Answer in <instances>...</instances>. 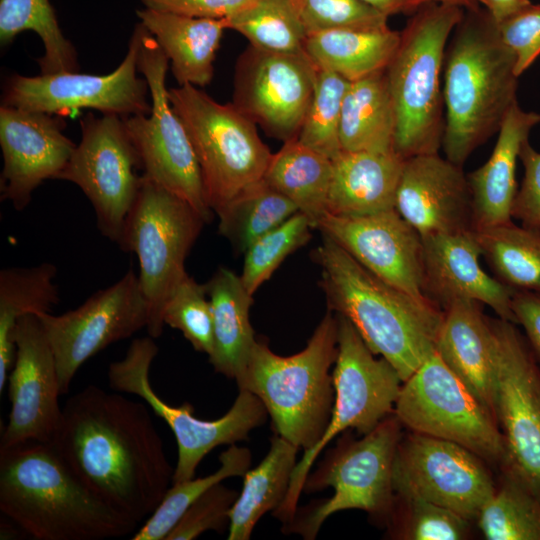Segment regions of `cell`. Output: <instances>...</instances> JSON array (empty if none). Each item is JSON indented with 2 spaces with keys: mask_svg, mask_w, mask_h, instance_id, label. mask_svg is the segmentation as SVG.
Wrapping results in <instances>:
<instances>
[{
  "mask_svg": "<svg viewBox=\"0 0 540 540\" xmlns=\"http://www.w3.org/2000/svg\"><path fill=\"white\" fill-rule=\"evenodd\" d=\"M145 8L191 17L228 19L246 9L253 0H140Z\"/></svg>",
  "mask_w": 540,
  "mask_h": 540,
  "instance_id": "681fc988",
  "label": "cell"
},
{
  "mask_svg": "<svg viewBox=\"0 0 540 540\" xmlns=\"http://www.w3.org/2000/svg\"><path fill=\"white\" fill-rule=\"evenodd\" d=\"M50 443L94 494L137 524L172 483L174 468L148 405L117 391L88 385L72 395Z\"/></svg>",
  "mask_w": 540,
  "mask_h": 540,
  "instance_id": "6da1fadb",
  "label": "cell"
},
{
  "mask_svg": "<svg viewBox=\"0 0 540 540\" xmlns=\"http://www.w3.org/2000/svg\"><path fill=\"white\" fill-rule=\"evenodd\" d=\"M56 275L57 268L50 262L0 271V393L15 358L16 324L26 315L49 313L58 304Z\"/></svg>",
  "mask_w": 540,
  "mask_h": 540,
  "instance_id": "836d02e7",
  "label": "cell"
},
{
  "mask_svg": "<svg viewBox=\"0 0 540 540\" xmlns=\"http://www.w3.org/2000/svg\"><path fill=\"white\" fill-rule=\"evenodd\" d=\"M415 11L386 68L396 116L394 151L403 159L442 147L441 70L449 35L464 16L461 7L434 2Z\"/></svg>",
  "mask_w": 540,
  "mask_h": 540,
  "instance_id": "8992f818",
  "label": "cell"
},
{
  "mask_svg": "<svg viewBox=\"0 0 540 540\" xmlns=\"http://www.w3.org/2000/svg\"><path fill=\"white\" fill-rule=\"evenodd\" d=\"M317 68L306 53L249 45L237 60L233 105L273 138H296L312 100Z\"/></svg>",
  "mask_w": 540,
  "mask_h": 540,
  "instance_id": "d6986e66",
  "label": "cell"
},
{
  "mask_svg": "<svg viewBox=\"0 0 540 540\" xmlns=\"http://www.w3.org/2000/svg\"><path fill=\"white\" fill-rule=\"evenodd\" d=\"M396 116L386 70L350 82L340 122L342 151H394Z\"/></svg>",
  "mask_w": 540,
  "mask_h": 540,
  "instance_id": "4dcf8cb0",
  "label": "cell"
},
{
  "mask_svg": "<svg viewBox=\"0 0 540 540\" xmlns=\"http://www.w3.org/2000/svg\"><path fill=\"white\" fill-rule=\"evenodd\" d=\"M519 159L524 176L513 203L512 218L521 221L523 226L540 229V152L527 140Z\"/></svg>",
  "mask_w": 540,
  "mask_h": 540,
  "instance_id": "c3c4849f",
  "label": "cell"
},
{
  "mask_svg": "<svg viewBox=\"0 0 540 540\" xmlns=\"http://www.w3.org/2000/svg\"><path fill=\"white\" fill-rule=\"evenodd\" d=\"M332 159L305 146L297 137L273 153L263 179L287 197L314 229L328 213Z\"/></svg>",
  "mask_w": 540,
  "mask_h": 540,
  "instance_id": "d6a6232c",
  "label": "cell"
},
{
  "mask_svg": "<svg viewBox=\"0 0 540 540\" xmlns=\"http://www.w3.org/2000/svg\"><path fill=\"white\" fill-rule=\"evenodd\" d=\"M400 39L401 32L389 26L330 30L308 35L304 51L318 70L331 71L354 82L386 70Z\"/></svg>",
  "mask_w": 540,
  "mask_h": 540,
  "instance_id": "f546056e",
  "label": "cell"
},
{
  "mask_svg": "<svg viewBox=\"0 0 540 540\" xmlns=\"http://www.w3.org/2000/svg\"><path fill=\"white\" fill-rule=\"evenodd\" d=\"M316 229L378 278L424 296L422 237L395 209L364 216L327 213Z\"/></svg>",
  "mask_w": 540,
  "mask_h": 540,
  "instance_id": "7402d4cb",
  "label": "cell"
},
{
  "mask_svg": "<svg viewBox=\"0 0 540 540\" xmlns=\"http://www.w3.org/2000/svg\"><path fill=\"white\" fill-rule=\"evenodd\" d=\"M313 229L308 217L297 212L256 239L244 252L240 277L246 290L254 295L287 256L311 239Z\"/></svg>",
  "mask_w": 540,
  "mask_h": 540,
  "instance_id": "7bdbcfd3",
  "label": "cell"
},
{
  "mask_svg": "<svg viewBox=\"0 0 540 540\" xmlns=\"http://www.w3.org/2000/svg\"><path fill=\"white\" fill-rule=\"evenodd\" d=\"M162 318L164 325L179 330L196 351L212 353L213 314L206 284L187 273L168 298Z\"/></svg>",
  "mask_w": 540,
  "mask_h": 540,
  "instance_id": "ee69618b",
  "label": "cell"
},
{
  "mask_svg": "<svg viewBox=\"0 0 540 540\" xmlns=\"http://www.w3.org/2000/svg\"><path fill=\"white\" fill-rule=\"evenodd\" d=\"M65 127L60 115L1 105V200L23 210L40 184L57 179L77 145Z\"/></svg>",
  "mask_w": 540,
  "mask_h": 540,
  "instance_id": "44dd1931",
  "label": "cell"
},
{
  "mask_svg": "<svg viewBox=\"0 0 540 540\" xmlns=\"http://www.w3.org/2000/svg\"><path fill=\"white\" fill-rule=\"evenodd\" d=\"M475 233L495 278L514 291L540 295V229L511 221Z\"/></svg>",
  "mask_w": 540,
  "mask_h": 540,
  "instance_id": "e575fe53",
  "label": "cell"
},
{
  "mask_svg": "<svg viewBox=\"0 0 540 540\" xmlns=\"http://www.w3.org/2000/svg\"><path fill=\"white\" fill-rule=\"evenodd\" d=\"M511 308L516 324L522 327L525 339L540 366V295L515 291Z\"/></svg>",
  "mask_w": 540,
  "mask_h": 540,
  "instance_id": "f907efd6",
  "label": "cell"
},
{
  "mask_svg": "<svg viewBox=\"0 0 540 540\" xmlns=\"http://www.w3.org/2000/svg\"><path fill=\"white\" fill-rule=\"evenodd\" d=\"M402 428L392 413L361 439L344 432L304 485L307 492L332 487V497L297 509L283 532L313 540L329 516L349 509L365 511L386 524L396 497L393 464Z\"/></svg>",
  "mask_w": 540,
  "mask_h": 540,
  "instance_id": "52a82bcc",
  "label": "cell"
},
{
  "mask_svg": "<svg viewBox=\"0 0 540 540\" xmlns=\"http://www.w3.org/2000/svg\"><path fill=\"white\" fill-rule=\"evenodd\" d=\"M204 224L189 203L142 174L117 244L137 256L149 313L146 329L153 338L162 334L164 307L187 274L185 260Z\"/></svg>",
  "mask_w": 540,
  "mask_h": 540,
  "instance_id": "ba28073f",
  "label": "cell"
},
{
  "mask_svg": "<svg viewBox=\"0 0 540 540\" xmlns=\"http://www.w3.org/2000/svg\"><path fill=\"white\" fill-rule=\"evenodd\" d=\"M539 122V113L524 111L515 102L498 130V138L489 159L467 175L472 196L474 231L512 221V208L518 191L517 161L522 145Z\"/></svg>",
  "mask_w": 540,
  "mask_h": 540,
  "instance_id": "484cf974",
  "label": "cell"
},
{
  "mask_svg": "<svg viewBox=\"0 0 540 540\" xmlns=\"http://www.w3.org/2000/svg\"><path fill=\"white\" fill-rule=\"evenodd\" d=\"M299 448L276 435L268 453L243 475L241 492L229 513L228 540H248L259 519L285 499Z\"/></svg>",
  "mask_w": 540,
  "mask_h": 540,
  "instance_id": "1f68e13d",
  "label": "cell"
},
{
  "mask_svg": "<svg viewBox=\"0 0 540 540\" xmlns=\"http://www.w3.org/2000/svg\"><path fill=\"white\" fill-rule=\"evenodd\" d=\"M140 37L139 23L131 35L126 56L109 74H13L4 82L1 105L62 117L80 109H95L121 117L149 114V87L145 78L137 75Z\"/></svg>",
  "mask_w": 540,
  "mask_h": 540,
  "instance_id": "e0dca14e",
  "label": "cell"
},
{
  "mask_svg": "<svg viewBox=\"0 0 540 540\" xmlns=\"http://www.w3.org/2000/svg\"><path fill=\"white\" fill-rule=\"evenodd\" d=\"M8 375L10 413L0 449L28 441L51 442L62 417L56 359L38 315L21 317Z\"/></svg>",
  "mask_w": 540,
  "mask_h": 540,
  "instance_id": "ffe728a7",
  "label": "cell"
},
{
  "mask_svg": "<svg viewBox=\"0 0 540 540\" xmlns=\"http://www.w3.org/2000/svg\"><path fill=\"white\" fill-rule=\"evenodd\" d=\"M387 16L404 12L405 0H361Z\"/></svg>",
  "mask_w": 540,
  "mask_h": 540,
  "instance_id": "db71d44e",
  "label": "cell"
},
{
  "mask_svg": "<svg viewBox=\"0 0 540 540\" xmlns=\"http://www.w3.org/2000/svg\"><path fill=\"white\" fill-rule=\"evenodd\" d=\"M496 341V418L502 433L501 473L540 500V366L517 324L491 319Z\"/></svg>",
  "mask_w": 540,
  "mask_h": 540,
  "instance_id": "5bb4252c",
  "label": "cell"
},
{
  "mask_svg": "<svg viewBox=\"0 0 540 540\" xmlns=\"http://www.w3.org/2000/svg\"><path fill=\"white\" fill-rule=\"evenodd\" d=\"M220 467L205 477L172 483L154 512L133 534L132 540H165L188 507L205 491L224 479L242 476L251 464L247 448L235 444L219 456Z\"/></svg>",
  "mask_w": 540,
  "mask_h": 540,
  "instance_id": "f35d334b",
  "label": "cell"
},
{
  "mask_svg": "<svg viewBox=\"0 0 540 540\" xmlns=\"http://www.w3.org/2000/svg\"><path fill=\"white\" fill-rule=\"evenodd\" d=\"M350 82L327 70H318L312 100L297 139L305 146L334 159L341 151L342 103Z\"/></svg>",
  "mask_w": 540,
  "mask_h": 540,
  "instance_id": "b9f144b4",
  "label": "cell"
},
{
  "mask_svg": "<svg viewBox=\"0 0 540 540\" xmlns=\"http://www.w3.org/2000/svg\"><path fill=\"white\" fill-rule=\"evenodd\" d=\"M154 339L149 335L134 339L125 356L109 365L107 379L112 390L142 399L171 429L178 449L172 483H178L192 479L200 462L218 446L247 439L265 423L268 413L261 400L245 389H239L230 409L215 420L196 417L187 402L171 406L150 382L151 365L159 351Z\"/></svg>",
  "mask_w": 540,
  "mask_h": 540,
  "instance_id": "8fae6325",
  "label": "cell"
},
{
  "mask_svg": "<svg viewBox=\"0 0 540 540\" xmlns=\"http://www.w3.org/2000/svg\"><path fill=\"white\" fill-rule=\"evenodd\" d=\"M34 31L44 53L37 59L41 74L78 72L77 51L60 26L49 0H0V44L10 45L23 31Z\"/></svg>",
  "mask_w": 540,
  "mask_h": 540,
  "instance_id": "8d00e7d4",
  "label": "cell"
},
{
  "mask_svg": "<svg viewBox=\"0 0 540 540\" xmlns=\"http://www.w3.org/2000/svg\"><path fill=\"white\" fill-rule=\"evenodd\" d=\"M0 510L36 540H103L138 524L94 494L50 442L0 449Z\"/></svg>",
  "mask_w": 540,
  "mask_h": 540,
  "instance_id": "3957f363",
  "label": "cell"
},
{
  "mask_svg": "<svg viewBox=\"0 0 540 540\" xmlns=\"http://www.w3.org/2000/svg\"><path fill=\"white\" fill-rule=\"evenodd\" d=\"M225 21L228 29L243 35L253 47L276 53H305L307 33L296 0H253Z\"/></svg>",
  "mask_w": 540,
  "mask_h": 540,
  "instance_id": "74e56055",
  "label": "cell"
},
{
  "mask_svg": "<svg viewBox=\"0 0 540 540\" xmlns=\"http://www.w3.org/2000/svg\"><path fill=\"white\" fill-rule=\"evenodd\" d=\"M237 497L221 482L213 485L188 507L165 540H192L210 530L224 532Z\"/></svg>",
  "mask_w": 540,
  "mask_h": 540,
  "instance_id": "bcb514c9",
  "label": "cell"
},
{
  "mask_svg": "<svg viewBox=\"0 0 540 540\" xmlns=\"http://www.w3.org/2000/svg\"><path fill=\"white\" fill-rule=\"evenodd\" d=\"M422 242L425 297L443 310L458 299L474 300L516 324L511 308L515 291L481 267L482 249L474 230L430 235Z\"/></svg>",
  "mask_w": 540,
  "mask_h": 540,
  "instance_id": "cb8c5ba5",
  "label": "cell"
},
{
  "mask_svg": "<svg viewBox=\"0 0 540 540\" xmlns=\"http://www.w3.org/2000/svg\"><path fill=\"white\" fill-rule=\"evenodd\" d=\"M307 36L343 29L388 27L389 16L361 0H296Z\"/></svg>",
  "mask_w": 540,
  "mask_h": 540,
  "instance_id": "f6af8a7d",
  "label": "cell"
},
{
  "mask_svg": "<svg viewBox=\"0 0 540 540\" xmlns=\"http://www.w3.org/2000/svg\"><path fill=\"white\" fill-rule=\"evenodd\" d=\"M213 314V350L208 356L214 370L236 379L256 342L250 323L251 295L240 275L219 267L206 283Z\"/></svg>",
  "mask_w": 540,
  "mask_h": 540,
  "instance_id": "f1b7e54d",
  "label": "cell"
},
{
  "mask_svg": "<svg viewBox=\"0 0 540 540\" xmlns=\"http://www.w3.org/2000/svg\"><path fill=\"white\" fill-rule=\"evenodd\" d=\"M338 353L332 372L335 391L329 423L319 441L296 464L282 504L274 516L287 524L298 509L310 469L321 451L338 434L354 429L365 435L393 413L403 380L383 357L376 358L353 324L336 314Z\"/></svg>",
  "mask_w": 540,
  "mask_h": 540,
  "instance_id": "30bf717a",
  "label": "cell"
},
{
  "mask_svg": "<svg viewBox=\"0 0 540 540\" xmlns=\"http://www.w3.org/2000/svg\"><path fill=\"white\" fill-rule=\"evenodd\" d=\"M445 57L442 147L448 160L463 166L478 146L498 132L517 102L516 59L481 8L464 13Z\"/></svg>",
  "mask_w": 540,
  "mask_h": 540,
  "instance_id": "277c9868",
  "label": "cell"
},
{
  "mask_svg": "<svg viewBox=\"0 0 540 540\" xmlns=\"http://www.w3.org/2000/svg\"><path fill=\"white\" fill-rule=\"evenodd\" d=\"M168 65L167 56L141 24L137 67L149 87L151 111L123 117L125 126L140 157L142 174L185 200L210 223L214 212L206 200L199 163L166 89Z\"/></svg>",
  "mask_w": 540,
  "mask_h": 540,
  "instance_id": "7c38bea8",
  "label": "cell"
},
{
  "mask_svg": "<svg viewBox=\"0 0 540 540\" xmlns=\"http://www.w3.org/2000/svg\"><path fill=\"white\" fill-rule=\"evenodd\" d=\"M496 485L490 465L464 446L409 430L402 434L393 464L397 496L438 504L472 522Z\"/></svg>",
  "mask_w": 540,
  "mask_h": 540,
  "instance_id": "2e32d148",
  "label": "cell"
},
{
  "mask_svg": "<svg viewBox=\"0 0 540 540\" xmlns=\"http://www.w3.org/2000/svg\"><path fill=\"white\" fill-rule=\"evenodd\" d=\"M297 212V207L287 197L262 178L216 212L218 231L230 242L235 253L244 254L256 239Z\"/></svg>",
  "mask_w": 540,
  "mask_h": 540,
  "instance_id": "d590c367",
  "label": "cell"
},
{
  "mask_svg": "<svg viewBox=\"0 0 540 540\" xmlns=\"http://www.w3.org/2000/svg\"><path fill=\"white\" fill-rule=\"evenodd\" d=\"M201 170L206 200L216 214L240 191L261 180L272 154L256 124L233 103L221 104L191 84L168 90Z\"/></svg>",
  "mask_w": 540,
  "mask_h": 540,
  "instance_id": "9c48e42d",
  "label": "cell"
},
{
  "mask_svg": "<svg viewBox=\"0 0 540 540\" xmlns=\"http://www.w3.org/2000/svg\"><path fill=\"white\" fill-rule=\"evenodd\" d=\"M385 525L390 538L399 540H463L471 532V521L458 513L423 499L397 495Z\"/></svg>",
  "mask_w": 540,
  "mask_h": 540,
  "instance_id": "60d3db41",
  "label": "cell"
},
{
  "mask_svg": "<svg viewBox=\"0 0 540 540\" xmlns=\"http://www.w3.org/2000/svg\"><path fill=\"white\" fill-rule=\"evenodd\" d=\"M476 522L487 540H540V500L502 474Z\"/></svg>",
  "mask_w": 540,
  "mask_h": 540,
  "instance_id": "ab89813d",
  "label": "cell"
},
{
  "mask_svg": "<svg viewBox=\"0 0 540 540\" xmlns=\"http://www.w3.org/2000/svg\"><path fill=\"white\" fill-rule=\"evenodd\" d=\"M393 413L407 430L462 445L500 469L504 443L496 419L436 351L403 381Z\"/></svg>",
  "mask_w": 540,
  "mask_h": 540,
  "instance_id": "4fadbf2b",
  "label": "cell"
},
{
  "mask_svg": "<svg viewBox=\"0 0 540 540\" xmlns=\"http://www.w3.org/2000/svg\"><path fill=\"white\" fill-rule=\"evenodd\" d=\"M394 208L421 237L473 230L467 175L438 153L404 159Z\"/></svg>",
  "mask_w": 540,
  "mask_h": 540,
  "instance_id": "603a6c76",
  "label": "cell"
},
{
  "mask_svg": "<svg viewBox=\"0 0 540 540\" xmlns=\"http://www.w3.org/2000/svg\"><path fill=\"white\" fill-rule=\"evenodd\" d=\"M80 126V142L57 179L81 189L95 211L100 233L118 243L141 184V160L123 117L89 113Z\"/></svg>",
  "mask_w": 540,
  "mask_h": 540,
  "instance_id": "9a60e30c",
  "label": "cell"
},
{
  "mask_svg": "<svg viewBox=\"0 0 540 540\" xmlns=\"http://www.w3.org/2000/svg\"><path fill=\"white\" fill-rule=\"evenodd\" d=\"M485 6L493 21L497 24L513 16L531 4L530 0H477Z\"/></svg>",
  "mask_w": 540,
  "mask_h": 540,
  "instance_id": "816d5d0a",
  "label": "cell"
},
{
  "mask_svg": "<svg viewBox=\"0 0 540 540\" xmlns=\"http://www.w3.org/2000/svg\"><path fill=\"white\" fill-rule=\"evenodd\" d=\"M403 163L395 151H341L332 159L328 213L364 216L395 209Z\"/></svg>",
  "mask_w": 540,
  "mask_h": 540,
  "instance_id": "4316f807",
  "label": "cell"
},
{
  "mask_svg": "<svg viewBox=\"0 0 540 540\" xmlns=\"http://www.w3.org/2000/svg\"><path fill=\"white\" fill-rule=\"evenodd\" d=\"M328 310L348 319L405 381L436 351L444 310L378 278L330 238L311 253Z\"/></svg>",
  "mask_w": 540,
  "mask_h": 540,
  "instance_id": "7a4b0ae2",
  "label": "cell"
},
{
  "mask_svg": "<svg viewBox=\"0 0 540 540\" xmlns=\"http://www.w3.org/2000/svg\"><path fill=\"white\" fill-rule=\"evenodd\" d=\"M483 306L469 299H458L448 305L436 352L497 421L496 341Z\"/></svg>",
  "mask_w": 540,
  "mask_h": 540,
  "instance_id": "d4e9b609",
  "label": "cell"
},
{
  "mask_svg": "<svg viewBox=\"0 0 540 540\" xmlns=\"http://www.w3.org/2000/svg\"><path fill=\"white\" fill-rule=\"evenodd\" d=\"M40 318L54 353L61 393L69 391L80 367L109 345L147 328L148 305L138 275L129 269L77 308Z\"/></svg>",
  "mask_w": 540,
  "mask_h": 540,
  "instance_id": "ac0fdd59",
  "label": "cell"
},
{
  "mask_svg": "<svg viewBox=\"0 0 540 540\" xmlns=\"http://www.w3.org/2000/svg\"><path fill=\"white\" fill-rule=\"evenodd\" d=\"M433 2L458 6L466 11L480 8L477 0H405L404 12L415 11L422 5Z\"/></svg>",
  "mask_w": 540,
  "mask_h": 540,
  "instance_id": "f5cc1de1",
  "label": "cell"
},
{
  "mask_svg": "<svg viewBox=\"0 0 540 540\" xmlns=\"http://www.w3.org/2000/svg\"><path fill=\"white\" fill-rule=\"evenodd\" d=\"M140 23L171 63L179 86L204 87L213 79L214 61L225 19L191 17L150 8L137 10Z\"/></svg>",
  "mask_w": 540,
  "mask_h": 540,
  "instance_id": "83f0119b",
  "label": "cell"
},
{
  "mask_svg": "<svg viewBox=\"0 0 540 540\" xmlns=\"http://www.w3.org/2000/svg\"><path fill=\"white\" fill-rule=\"evenodd\" d=\"M496 29L515 56V74L519 78L540 55V5L531 3L497 23Z\"/></svg>",
  "mask_w": 540,
  "mask_h": 540,
  "instance_id": "7dc6e473",
  "label": "cell"
},
{
  "mask_svg": "<svg viewBox=\"0 0 540 540\" xmlns=\"http://www.w3.org/2000/svg\"><path fill=\"white\" fill-rule=\"evenodd\" d=\"M337 353L338 320L328 310L306 347L294 355H277L256 340L235 380L238 389L261 400L276 435L306 451L319 441L330 420L335 398L330 368Z\"/></svg>",
  "mask_w": 540,
  "mask_h": 540,
  "instance_id": "5b68a950",
  "label": "cell"
}]
</instances>
